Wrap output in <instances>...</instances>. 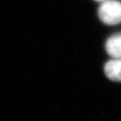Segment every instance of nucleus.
Wrapping results in <instances>:
<instances>
[{
  "label": "nucleus",
  "mask_w": 121,
  "mask_h": 121,
  "mask_svg": "<svg viewBox=\"0 0 121 121\" xmlns=\"http://www.w3.org/2000/svg\"><path fill=\"white\" fill-rule=\"evenodd\" d=\"M98 17L103 23L114 25L121 22V2L106 0L101 2L98 9Z\"/></svg>",
  "instance_id": "obj_1"
},
{
  "label": "nucleus",
  "mask_w": 121,
  "mask_h": 121,
  "mask_svg": "<svg viewBox=\"0 0 121 121\" xmlns=\"http://www.w3.org/2000/svg\"><path fill=\"white\" fill-rule=\"evenodd\" d=\"M105 49L113 58H121V32L112 35L108 39Z\"/></svg>",
  "instance_id": "obj_2"
},
{
  "label": "nucleus",
  "mask_w": 121,
  "mask_h": 121,
  "mask_svg": "<svg viewBox=\"0 0 121 121\" xmlns=\"http://www.w3.org/2000/svg\"><path fill=\"white\" fill-rule=\"evenodd\" d=\"M105 73L108 79L121 81V58H113L105 65Z\"/></svg>",
  "instance_id": "obj_3"
},
{
  "label": "nucleus",
  "mask_w": 121,
  "mask_h": 121,
  "mask_svg": "<svg viewBox=\"0 0 121 121\" xmlns=\"http://www.w3.org/2000/svg\"><path fill=\"white\" fill-rule=\"evenodd\" d=\"M95 1H97V2H104V1H106V0H95Z\"/></svg>",
  "instance_id": "obj_4"
}]
</instances>
